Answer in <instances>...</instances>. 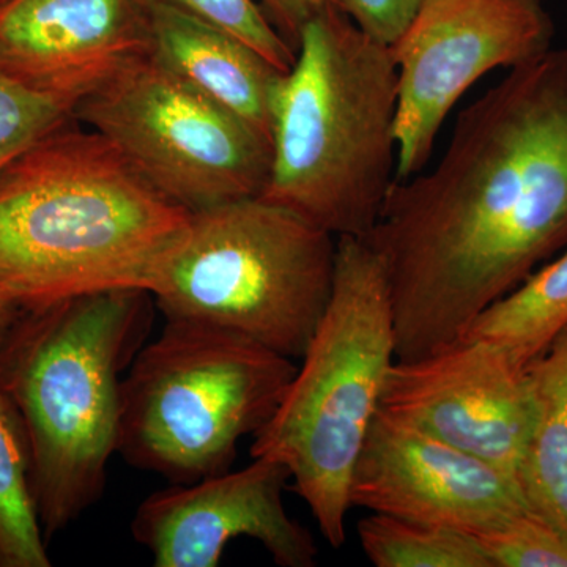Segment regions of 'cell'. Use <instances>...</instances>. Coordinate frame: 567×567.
<instances>
[{
    "label": "cell",
    "mask_w": 567,
    "mask_h": 567,
    "mask_svg": "<svg viewBox=\"0 0 567 567\" xmlns=\"http://www.w3.org/2000/svg\"><path fill=\"white\" fill-rule=\"evenodd\" d=\"M393 305L395 360L458 341L567 248V50L509 70L458 114L443 158L395 181L368 237Z\"/></svg>",
    "instance_id": "6da1fadb"
},
{
    "label": "cell",
    "mask_w": 567,
    "mask_h": 567,
    "mask_svg": "<svg viewBox=\"0 0 567 567\" xmlns=\"http://www.w3.org/2000/svg\"><path fill=\"white\" fill-rule=\"evenodd\" d=\"M192 215L102 134L66 123L0 175V293L24 311L111 290L153 293Z\"/></svg>",
    "instance_id": "7a4b0ae2"
},
{
    "label": "cell",
    "mask_w": 567,
    "mask_h": 567,
    "mask_svg": "<svg viewBox=\"0 0 567 567\" xmlns=\"http://www.w3.org/2000/svg\"><path fill=\"white\" fill-rule=\"evenodd\" d=\"M145 290L82 295L25 311L0 352V388L24 421L48 539L103 496L117 453L122 374L147 341Z\"/></svg>",
    "instance_id": "3957f363"
},
{
    "label": "cell",
    "mask_w": 567,
    "mask_h": 567,
    "mask_svg": "<svg viewBox=\"0 0 567 567\" xmlns=\"http://www.w3.org/2000/svg\"><path fill=\"white\" fill-rule=\"evenodd\" d=\"M398 69L390 48L328 6L306 22L271 107L260 197L336 238L374 229L398 163Z\"/></svg>",
    "instance_id": "277c9868"
},
{
    "label": "cell",
    "mask_w": 567,
    "mask_h": 567,
    "mask_svg": "<svg viewBox=\"0 0 567 567\" xmlns=\"http://www.w3.org/2000/svg\"><path fill=\"white\" fill-rule=\"evenodd\" d=\"M251 457L289 470L293 491L334 548L344 546L350 480L395 361L385 267L365 238H338L333 292Z\"/></svg>",
    "instance_id": "5b68a950"
},
{
    "label": "cell",
    "mask_w": 567,
    "mask_h": 567,
    "mask_svg": "<svg viewBox=\"0 0 567 567\" xmlns=\"http://www.w3.org/2000/svg\"><path fill=\"white\" fill-rule=\"evenodd\" d=\"M338 238L260 196L193 213L153 292L166 320L221 328L301 358L333 292Z\"/></svg>",
    "instance_id": "8992f818"
},
{
    "label": "cell",
    "mask_w": 567,
    "mask_h": 567,
    "mask_svg": "<svg viewBox=\"0 0 567 567\" xmlns=\"http://www.w3.org/2000/svg\"><path fill=\"white\" fill-rule=\"evenodd\" d=\"M297 369L244 336L166 320L123 377L117 453L171 484L229 472L238 442L270 421Z\"/></svg>",
    "instance_id": "52a82bcc"
},
{
    "label": "cell",
    "mask_w": 567,
    "mask_h": 567,
    "mask_svg": "<svg viewBox=\"0 0 567 567\" xmlns=\"http://www.w3.org/2000/svg\"><path fill=\"white\" fill-rule=\"evenodd\" d=\"M74 117L192 213L260 196L270 175V140L147 52L85 95Z\"/></svg>",
    "instance_id": "ba28073f"
},
{
    "label": "cell",
    "mask_w": 567,
    "mask_h": 567,
    "mask_svg": "<svg viewBox=\"0 0 567 567\" xmlns=\"http://www.w3.org/2000/svg\"><path fill=\"white\" fill-rule=\"evenodd\" d=\"M543 0H425L393 47L398 69L395 181L423 173L451 110L476 81L551 50Z\"/></svg>",
    "instance_id": "9c48e42d"
},
{
    "label": "cell",
    "mask_w": 567,
    "mask_h": 567,
    "mask_svg": "<svg viewBox=\"0 0 567 567\" xmlns=\"http://www.w3.org/2000/svg\"><path fill=\"white\" fill-rule=\"evenodd\" d=\"M379 409L516 480L536 423L528 369L492 342L466 336L423 357L395 360Z\"/></svg>",
    "instance_id": "30bf717a"
},
{
    "label": "cell",
    "mask_w": 567,
    "mask_h": 567,
    "mask_svg": "<svg viewBox=\"0 0 567 567\" xmlns=\"http://www.w3.org/2000/svg\"><path fill=\"white\" fill-rule=\"evenodd\" d=\"M350 506L477 536L529 507L514 476L379 409L354 464Z\"/></svg>",
    "instance_id": "8fae6325"
},
{
    "label": "cell",
    "mask_w": 567,
    "mask_h": 567,
    "mask_svg": "<svg viewBox=\"0 0 567 567\" xmlns=\"http://www.w3.org/2000/svg\"><path fill=\"white\" fill-rule=\"evenodd\" d=\"M289 480L281 462L252 457L238 472L171 484L137 507L133 537L156 567H216L238 537L259 540L278 566H316L315 537L284 506Z\"/></svg>",
    "instance_id": "7c38bea8"
},
{
    "label": "cell",
    "mask_w": 567,
    "mask_h": 567,
    "mask_svg": "<svg viewBox=\"0 0 567 567\" xmlns=\"http://www.w3.org/2000/svg\"><path fill=\"white\" fill-rule=\"evenodd\" d=\"M145 50L137 0L0 6V70L37 91L80 103Z\"/></svg>",
    "instance_id": "4fadbf2b"
},
{
    "label": "cell",
    "mask_w": 567,
    "mask_h": 567,
    "mask_svg": "<svg viewBox=\"0 0 567 567\" xmlns=\"http://www.w3.org/2000/svg\"><path fill=\"white\" fill-rule=\"evenodd\" d=\"M137 6L145 52L271 142V107L284 73L233 33L166 0H137Z\"/></svg>",
    "instance_id": "5bb4252c"
},
{
    "label": "cell",
    "mask_w": 567,
    "mask_h": 567,
    "mask_svg": "<svg viewBox=\"0 0 567 567\" xmlns=\"http://www.w3.org/2000/svg\"><path fill=\"white\" fill-rule=\"evenodd\" d=\"M536 423L517 481L525 502L567 536V327L528 368Z\"/></svg>",
    "instance_id": "9a60e30c"
},
{
    "label": "cell",
    "mask_w": 567,
    "mask_h": 567,
    "mask_svg": "<svg viewBox=\"0 0 567 567\" xmlns=\"http://www.w3.org/2000/svg\"><path fill=\"white\" fill-rule=\"evenodd\" d=\"M566 327L567 248L486 309L464 336L492 342L527 371Z\"/></svg>",
    "instance_id": "2e32d148"
},
{
    "label": "cell",
    "mask_w": 567,
    "mask_h": 567,
    "mask_svg": "<svg viewBox=\"0 0 567 567\" xmlns=\"http://www.w3.org/2000/svg\"><path fill=\"white\" fill-rule=\"evenodd\" d=\"M32 491V454L17 405L0 388V567H50Z\"/></svg>",
    "instance_id": "e0dca14e"
},
{
    "label": "cell",
    "mask_w": 567,
    "mask_h": 567,
    "mask_svg": "<svg viewBox=\"0 0 567 567\" xmlns=\"http://www.w3.org/2000/svg\"><path fill=\"white\" fill-rule=\"evenodd\" d=\"M358 536L377 567H491L475 537L440 525L372 513Z\"/></svg>",
    "instance_id": "ac0fdd59"
},
{
    "label": "cell",
    "mask_w": 567,
    "mask_h": 567,
    "mask_svg": "<svg viewBox=\"0 0 567 567\" xmlns=\"http://www.w3.org/2000/svg\"><path fill=\"white\" fill-rule=\"evenodd\" d=\"M76 106L74 100L37 91L0 70V175L70 123Z\"/></svg>",
    "instance_id": "d6986e66"
},
{
    "label": "cell",
    "mask_w": 567,
    "mask_h": 567,
    "mask_svg": "<svg viewBox=\"0 0 567 567\" xmlns=\"http://www.w3.org/2000/svg\"><path fill=\"white\" fill-rule=\"evenodd\" d=\"M473 537L491 567H567V536L532 507Z\"/></svg>",
    "instance_id": "ffe728a7"
},
{
    "label": "cell",
    "mask_w": 567,
    "mask_h": 567,
    "mask_svg": "<svg viewBox=\"0 0 567 567\" xmlns=\"http://www.w3.org/2000/svg\"><path fill=\"white\" fill-rule=\"evenodd\" d=\"M223 31L233 33L259 52L276 70L292 69L297 51L276 31L265 11L254 0H166Z\"/></svg>",
    "instance_id": "44dd1931"
},
{
    "label": "cell",
    "mask_w": 567,
    "mask_h": 567,
    "mask_svg": "<svg viewBox=\"0 0 567 567\" xmlns=\"http://www.w3.org/2000/svg\"><path fill=\"white\" fill-rule=\"evenodd\" d=\"M425 0H330L331 6L383 47H393L415 20Z\"/></svg>",
    "instance_id": "7402d4cb"
},
{
    "label": "cell",
    "mask_w": 567,
    "mask_h": 567,
    "mask_svg": "<svg viewBox=\"0 0 567 567\" xmlns=\"http://www.w3.org/2000/svg\"><path fill=\"white\" fill-rule=\"evenodd\" d=\"M262 3L268 20L295 51L306 22L331 6L330 0H262Z\"/></svg>",
    "instance_id": "603a6c76"
},
{
    "label": "cell",
    "mask_w": 567,
    "mask_h": 567,
    "mask_svg": "<svg viewBox=\"0 0 567 567\" xmlns=\"http://www.w3.org/2000/svg\"><path fill=\"white\" fill-rule=\"evenodd\" d=\"M24 312V309L0 293V352L9 342L10 336L13 334L14 328L20 323Z\"/></svg>",
    "instance_id": "cb8c5ba5"
}]
</instances>
